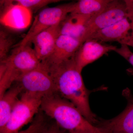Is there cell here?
Wrapping results in <instances>:
<instances>
[{
    "label": "cell",
    "mask_w": 133,
    "mask_h": 133,
    "mask_svg": "<svg viewBox=\"0 0 133 133\" xmlns=\"http://www.w3.org/2000/svg\"><path fill=\"white\" fill-rule=\"evenodd\" d=\"M74 56L48 71L54 80L56 93L71 102L93 124L97 121L89 104L90 91L85 85L81 72L77 69Z\"/></svg>",
    "instance_id": "cell-1"
},
{
    "label": "cell",
    "mask_w": 133,
    "mask_h": 133,
    "mask_svg": "<svg viewBox=\"0 0 133 133\" xmlns=\"http://www.w3.org/2000/svg\"><path fill=\"white\" fill-rule=\"evenodd\" d=\"M41 110L69 133H92L98 129L84 117L71 102L57 93L43 97Z\"/></svg>",
    "instance_id": "cell-2"
},
{
    "label": "cell",
    "mask_w": 133,
    "mask_h": 133,
    "mask_svg": "<svg viewBox=\"0 0 133 133\" xmlns=\"http://www.w3.org/2000/svg\"><path fill=\"white\" fill-rule=\"evenodd\" d=\"M43 96L23 92L15 105L9 120L1 133H19L40 111Z\"/></svg>",
    "instance_id": "cell-3"
},
{
    "label": "cell",
    "mask_w": 133,
    "mask_h": 133,
    "mask_svg": "<svg viewBox=\"0 0 133 133\" xmlns=\"http://www.w3.org/2000/svg\"><path fill=\"white\" fill-rule=\"evenodd\" d=\"M75 3L44 9L36 16L29 30L17 46H24L28 44L38 33L60 23L72 12Z\"/></svg>",
    "instance_id": "cell-4"
},
{
    "label": "cell",
    "mask_w": 133,
    "mask_h": 133,
    "mask_svg": "<svg viewBox=\"0 0 133 133\" xmlns=\"http://www.w3.org/2000/svg\"><path fill=\"white\" fill-rule=\"evenodd\" d=\"M126 17L127 10L124 1L112 0L102 12L90 19L82 36V43L84 42L93 33Z\"/></svg>",
    "instance_id": "cell-5"
},
{
    "label": "cell",
    "mask_w": 133,
    "mask_h": 133,
    "mask_svg": "<svg viewBox=\"0 0 133 133\" xmlns=\"http://www.w3.org/2000/svg\"><path fill=\"white\" fill-rule=\"evenodd\" d=\"M16 82L23 92L41 94L44 96L56 93L54 80L49 72L42 66L22 74Z\"/></svg>",
    "instance_id": "cell-6"
},
{
    "label": "cell",
    "mask_w": 133,
    "mask_h": 133,
    "mask_svg": "<svg viewBox=\"0 0 133 133\" xmlns=\"http://www.w3.org/2000/svg\"><path fill=\"white\" fill-rule=\"evenodd\" d=\"M30 44L17 46L7 59L3 61L12 71L15 82L22 74L42 66V62Z\"/></svg>",
    "instance_id": "cell-7"
},
{
    "label": "cell",
    "mask_w": 133,
    "mask_h": 133,
    "mask_svg": "<svg viewBox=\"0 0 133 133\" xmlns=\"http://www.w3.org/2000/svg\"><path fill=\"white\" fill-rule=\"evenodd\" d=\"M118 48L115 45L105 44L94 40L88 39L79 48L74 56L77 69L81 72L84 67Z\"/></svg>",
    "instance_id": "cell-8"
},
{
    "label": "cell",
    "mask_w": 133,
    "mask_h": 133,
    "mask_svg": "<svg viewBox=\"0 0 133 133\" xmlns=\"http://www.w3.org/2000/svg\"><path fill=\"white\" fill-rule=\"evenodd\" d=\"M83 43L66 35H59L52 53L42 62L47 69L54 67L73 57Z\"/></svg>",
    "instance_id": "cell-9"
},
{
    "label": "cell",
    "mask_w": 133,
    "mask_h": 133,
    "mask_svg": "<svg viewBox=\"0 0 133 133\" xmlns=\"http://www.w3.org/2000/svg\"><path fill=\"white\" fill-rule=\"evenodd\" d=\"M3 6L1 14V23L4 26L16 30L26 28L30 24L31 12L12 1L1 2Z\"/></svg>",
    "instance_id": "cell-10"
},
{
    "label": "cell",
    "mask_w": 133,
    "mask_h": 133,
    "mask_svg": "<svg viewBox=\"0 0 133 133\" xmlns=\"http://www.w3.org/2000/svg\"><path fill=\"white\" fill-rule=\"evenodd\" d=\"M60 23L38 33L29 43L33 44L36 55L41 62L46 59L54 50L59 35Z\"/></svg>",
    "instance_id": "cell-11"
},
{
    "label": "cell",
    "mask_w": 133,
    "mask_h": 133,
    "mask_svg": "<svg viewBox=\"0 0 133 133\" xmlns=\"http://www.w3.org/2000/svg\"><path fill=\"white\" fill-rule=\"evenodd\" d=\"M128 99L124 111L111 119L101 122L97 127L104 133H133V98Z\"/></svg>",
    "instance_id": "cell-12"
},
{
    "label": "cell",
    "mask_w": 133,
    "mask_h": 133,
    "mask_svg": "<svg viewBox=\"0 0 133 133\" xmlns=\"http://www.w3.org/2000/svg\"><path fill=\"white\" fill-rule=\"evenodd\" d=\"M132 28L131 21L126 17L93 33L87 40L94 39L102 43L116 42L119 43L129 35Z\"/></svg>",
    "instance_id": "cell-13"
},
{
    "label": "cell",
    "mask_w": 133,
    "mask_h": 133,
    "mask_svg": "<svg viewBox=\"0 0 133 133\" xmlns=\"http://www.w3.org/2000/svg\"><path fill=\"white\" fill-rule=\"evenodd\" d=\"M92 17L89 15L69 14L59 24V35L69 36L82 42L86 26Z\"/></svg>",
    "instance_id": "cell-14"
},
{
    "label": "cell",
    "mask_w": 133,
    "mask_h": 133,
    "mask_svg": "<svg viewBox=\"0 0 133 133\" xmlns=\"http://www.w3.org/2000/svg\"><path fill=\"white\" fill-rule=\"evenodd\" d=\"M23 91L21 85L15 82L9 89L0 97V131L6 125L19 96Z\"/></svg>",
    "instance_id": "cell-15"
},
{
    "label": "cell",
    "mask_w": 133,
    "mask_h": 133,
    "mask_svg": "<svg viewBox=\"0 0 133 133\" xmlns=\"http://www.w3.org/2000/svg\"><path fill=\"white\" fill-rule=\"evenodd\" d=\"M112 0H80L74 3L71 14L95 16L102 12Z\"/></svg>",
    "instance_id": "cell-16"
},
{
    "label": "cell",
    "mask_w": 133,
    "mask_h": 133,
    "mask_svg": "<svg viewBox=\"0 0 133 133\" xmlns=\"http://www.w3.org/2000/svg\"><path fill=\"white\" fill-rule=\"evenodd\" d=\"M14 43V40L7 31H0V62H3L8 57L10 50Z\"/></svg>",
    "instance_id": "cell-17"
},
{
    "label": "cell",
    "mask_w": 133,
    "mask_h": 133,
    "mask_svg": "<svg viewBox=\"0 0 133 133\" xmlns=\"http://www.w3.org/2000/svg\"><path fill=\"white\" fill-rule=\"evenodd\" d=\"M24 7L31 12L44 7L49 4L58 2L57 0H15L12 1Z\"/></svg>",
    "instance_id": "cell-18"
},
{
    "label": "cell",
    "mask_w": 133,
    "mask_h": 133,
    "mask_svg": "<svg viewBox=\"0 0 133 133\" xmlns=\"http://www.w3.org/2000/svg\"><path fill=\"white\" fill-rule=\"evenodd\" d=\"M45 115L40 111L36 115L31 125L28 128L19 133H40L47 125L48 123Z\"/></svg>",
    "instance_id": "cell-19"
},
{
    "label": "cell",
    "mask_w": 133,
    "mask_h": 133,
    "mask_svg": "<svg viewBox=\"0 0 133 133\" xmlns=\"http://www.w3.org/2000/svg\"><path fill=\"white\" fill-rule=\"evenodd\" d=\"M115 51L124 58L133 66V52L128 46L125 44H121V46L116 48ZM129 72L133 74V70H129Z\"/></svg>",
    "instance_id": "cell-20"
},
{
    "label": "cell",
    "mask_w": 133,
    "mask_h": 133,
    "mask_svg": "<svg viewBox=\"0 0 133 133\" xmlns=\"http://www.w3.org/2000/svg\"><path fill=\"white\" fill-rule=\"evenodd\" d=\"M40 133H65L64 131L55 124H48Z\"/></svg>",
    "instance_id": "cell-21"
},
{
    "label": "cell",
    "mask_w": 133,
    "mask_h": 133,
    "mask_svg": "<svg viewBox=\"0 0 133 133\" xmlns=\"http://www.w3.org/2000/svg\"><path fill=\"white\" fill-rule=\"evenodd\" d=\"M125 4L127 17L131 23H133V0H124Z\"/></svg>",
    "instance_id": "cell-22"
},
{
    "label": "cell",
    "mask_w": 133,
    "mask_h": 133,
    "mask_svg": "<svg viewBox=\"0 0 133 133\" xmlns=\"http://www.w3.org/2000/svg\"><path fill=\"white\" fill-rule=\"evenodd\" d=\"M131 24L132 26V30L129 35L119 43L121 44H125L128 47L131 46L133 48V23H131Z\"/></svg>",
    "instance_id": "cell-23"
},
{
    "label": "cell",
    "mask_w": 133,
    "mask_h": 133,
    "mask_svg": "<svg viewBox=\"0 0 133 133\" xmlns=\"http://www.w3.org/2000/svg\"><path fill=\"white\" fill-rule=\"evenodd\" d=\"M92 133H104V132H102V131L100 130V129L99 128H98V129L97 131H95V132H93Z\"/></svg>",
    "instance_id": "cell-24"
}]
</instances>
